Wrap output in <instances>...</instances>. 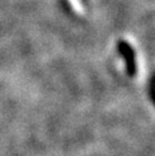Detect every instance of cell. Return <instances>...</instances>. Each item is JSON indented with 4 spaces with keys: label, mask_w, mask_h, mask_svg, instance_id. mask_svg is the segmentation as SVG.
<instances>
[{
    "label": "cell",
    "mask_w": 155,
    "mask_h": 156,
    "mask_svg": "<svg viewBox=\"0 0 155 156\" xmlns=\"http://www.w3.org/2000/svg\"><path fill=\"white\" fill-rule=\"evenodd\" d=\"M68 2H70L71 7L74 10L76 13H78V15H83L84 13V6L82 5L81 0H68Z\"/></svg>",
    "instance_id": "obj_1"
}]
</instances>
